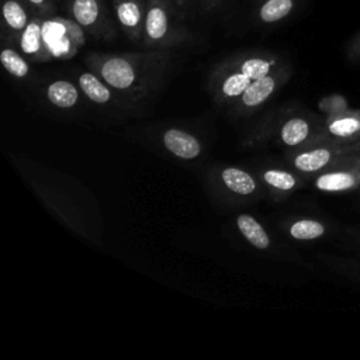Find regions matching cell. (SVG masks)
I'll use <instances>...</instances> for the list:
<instances>
[{"mask_svg":"<svg viewBox=\"0 0 360 360\" xmlns=\"http://www.w3.org/2000/svg\"><path fill=\"white\" fill-rule=\"evenodd\" d=\"M360 153V143H340L321 138L302 148L294 158L292 166L304 174H319L336 163Z\"/></svg>","mask_w":360,"mask_h":360,"instance_id":"1","label":"cell"},{"mask_svg":"<svg viewBox=\"0 0 360 360\" xmlns=\"http://www.w3.org/2000/svg\"><path fill=\"white\" fill-rule=\"evenodd\" d=\"M326 112L323 136L340 143H360V110L347 105L345 97L333 94L322 103Z\"/></svg>","mask_w":360,"mask_h":360,"instance_id":"2","label":"cell"},{"mask_svg":"<svg viewBox=\"0 0 360 360\" xmlns=\"http://www.w3.org/2000/svg\"><path fill=\"white\" fill-rule=\"evenodd\" d=\"M314 186L329 194H346L360 190V153L343 159L314 179Z\"/></svg>","mask_w":360,"mask_h":360,"instance_id":"3","label":"cell"},{"mask_svg":"<svg viewBox=\"0 0 360 360\" xmlns=\"http://www.w3.org/2000/svg\"><path fill=\"white\" fill-rule=\"evenodd\" d=\"M281 141L287 146H305L323 136V124L312 122L305 117H292L284 122L280 132Z\"/></svg>","mask_w":360,"mask_h":360,"instance_id":"4","label":"cell"},{"mask_svg":"<svg viewBox=\"0 0 360 360\" xmlns=\"http://www.w3.org/2000/svg\"><path fill=\"white\" fill-rule=\"evenodd\" d=\"M101 76L115 89H128L135 80V70L127 59L110 58L101 66Z\"/></svg>","mask_w":360,"mask_h":360,"instance_id":"5","label":"cell"},{"mask_svg":"<svg viewBox=\"0 0 360 360\" xmlns=\"http://www.w3.org/2000/svg\"><path fill=\"white\" fill-rule=\"evenodd\" d=\"M163 143L173 155L183 159H194L201 152V145L193 135L174 128L165 132Z\"/></svg>","mask_w":360,"mask_h":360,"instance_id":"6","label":"cell"},{"mask_svg":"<svg viewBox=\"0 0 360 360\" xmlns=\"http://www.w3.org/2000/svg\"><path fill=\"white\" fill-rule=\"evenodd\" d=\"M290 235L297 240L321 239L329 232V225L314 218H302L290 225Z\"/></svg>","mask_w":360,"mask_h":360,"instance_id":"7","label":"cell"},{"mask_svg":"<svg viewBox=\"0 0 360 360\" xmlns=\"http://www.w3.org/2000/svg\"><path fill=\"white\" fill-rule=\"evenodd\" d=\"M236 225L240 233L245 236L248 242H250L257 249H267L270 245L269 235L263 229V226L250 215L240 214L236 218Z\"/></svg>","mask_w":360,"mask_h":360,"instance_id":"8","label":"cell"},{"mask_svg":"<svg viewBox=\"0 0 360 360\" xmlns=\"http://www.w3.org/2000/svg\"><path fill=\"white\" fill-rule=\"evenodd\" d=\"M276 79L273 76H264L256 80H252L249 87L242 94V101L248 107H256L266 101V98L274 91Z\"/></svg>","mask_w":360,"mask_h":360,"instance_id":"9","label":"cell"},{"mask_svg":"<svg viewBox=\"0 0 360 360\" xmlns=\"http://www.w3.org/2000/svg\"><path fill=\"white\" fill-rule=\"evenodd\" d=\"M48 100L59 108H70L76 104L79 93L76 87L66 80H56L49 84L46 90Z\"/></svg>","mask_w":360,"mask_h":360,"instance_id":"10","label":"cell"},{"mask_svg":"<svg viewBox=\"0 0 360 360\" xmlns=\"http://www.w3.org/2000/svg\"><path fill=\"white\" fill-rule=\"evenodd\" d=\"M222 180L225 183V186L232 190L236 194H242V195H248L250 193L255 191L256 188V183L253 180V177L236 167H228L222 172Z\"/></svg>","mask_w":360,"mask_h":360,"instance_id":"11","label":"cell"},{"mask_svg":"<svg viewBox=\"0 0 360 360\" xmlns=\"http://www.w3.org/2000/svg\"><path fill=\"white\" fill-rule=\"evenodd\" d=\"M79 84L83 93L96 103H107L111 97L110 90L91 73H82L79 77Z\"/></svg>","mask_w":360,"mask_h":360,"instance_id":"12","label":"cell"},{"mask_svg":"<svg viewBox=\"0 0 360 360\" xmlns=\"http://www.w3.org/2000/svg\"><path fill=\"white\" fill-rule=\"evenodd\" d=\"M294 4L295 0H267L260 8V18L264 22L280 21L291 13Z\"/></svg>","mask_w":360,"mask_h":360,"instance_id":"13","label":"cell"},{"mask_svg":"<svg viewBox=\"0 0 360 360\" xmlns=\"http://www.w3.org/2000/svg\"><path fill=\"white\" fill-rule=\"evenodd\" d=\"M146 34L152 39H160L166 35L167 31V17L162 7L155 6L146 14Z\"/></svg>","mask_w":360,"mask_h":360,"instance_id":"14","label":"cell"},{"mask_svg":"<svg viewBox=\"0 0 360 360\" xmlns=\"http://www.w3.org/2000/svg\"><path fill=\"white\" fill-rule=\"evenodd\" d=\"M72 11L79 24L89 27L94 24L98 17V4L96 0H75Z\"/></svg>","mask_w":360,"mask_h":360,"instance_id":"15","label":"cell"},{"mask_svg":"<svg viewBox=\"0 0 360 360\" xmlns=\"http://www.w3.org/2000/svg\"><path fill=\"white\" fill-rule=\"evenodd\" d=\"M263 179L267 184L271 187L280 190V191H291L297 187V177L285 170H277V169H270L266 170L263 174Z\"/></svg>","mask_w":360,"mask_h":360,"instance_id":"16","label":"cell"},{"mask_svg":"<svg viewBox=\"0 0 360 360\" xmlns=\"http://www.w3.org/2000/svg\"><path fill=\"white\" fill-rule=\"evenodd\" d=\"M0 60L6 70L15 77H24L28 73L27 62L13 49H3L0 53Z\"/></svg>","mask_w":360,"mask_h":360,"instance_id":"17","label":"cell"},{"mask_svg":"<svg viewBox=\"0 0 360 360\" xmlns=\"http://www.w3.org/2000/svg\"><path fill=\"white\" fill-rule=\"evenodd\" d=\"M3 15L6 22L13 30H22L27 27V14L24 8L14 0H7L3 6Z\"/></svg>","mask_w":360,"mask_h":360,"instance_id":"18","label":"cell"},{"mask_svg":"<svg viewBox=\"0 0 360 360\" xmlns=\"http://www.w3.org/2000/svg\"><path fill=\"white\" fill-rule=\"evenodd\" d=\"M117 15L124 27L134 28L141 20V11L135 1H122L117 7Z\"/></svg>","mask_w":360,"mask_h":360,"instance_id":"19","label":"cell"},{"mask_svg":"<svg viewBox=\"0 0 360 360\" xmlns=\"http://www.w3.org/2000/svg\"><path fill=\"white\" fill-rule=\"evenodd\" d=\"M250 83H252V79L249 76H246L245 73H242V72L233 73L225 79V82L222 84V91L228 97H235V96L243 94V91L249 87Z\"/></svg>","mask_w":360,"mask_h":360,"instance_id":"20","label":"cell"},{"mask_svg":"<svg viewBox=\"0 0 360 360\" xmlns=\"http://www.w3.org/2000/svg\"><path fill=\"white\" fill-rule=\"evenodd\" d=\"M240 72L245 73L246 76H249L252 80H256V79H260V77H264L269 75L270 62L260 59V58H252L242 63Z\"/></svg>","mask_w":360,"mask_h":360,"instance_id":"21","label":"cell"},{"mask_svg":"<svg viewBox=\"0 0 360 360\" xmlns=\"http://www.w3.org/2000/svg\"><path fill=\"white\" fill-rule=\"evenodd\" d=\"M39 39H41V28H39L38 22H35V21L30 22L25 27L24 34L21 37L22 51L27 53H34L39 48Z\"/></svg>","mask_w":360,"mask_h":360,"instance_id":"22","label":"cell"},{"mask_svg":"<svg viewBox=\"0 0 360 360\" xmlns=\"http://www.w3.org/2000/svg\"><path fill=\"white\" fill-rule=\"evenodd\" d=\"M346 56L352 63H360V31L349 41L346 46Z\"/></svg>","mask_w":360,"mask_h":360,"instance_id":"23","label":"cell"},{"mask_svg":"<svg viewBox=\"0 0 360 360\" xmlns=\"http://www.w3.org/2000/svg\"><path fill=\"white\" fill-rule=\"evenodd\" d=\"M343 270H345V273H346L349 277H352V278L360 281V263L353 262V260H349V264H346V266L343 267Z\"/></svg>","mask_w":360,"mask_h":360,"instance_id":"24","label":"cell"},{"mask_svg":"<svg viewBox=\"0 0 360 360\" xmlns=\"http://www.w3.org/2000/svg\"><path fill=\"white\" fill-rule=\"evenodd\" d=\"M352 238L354 239V242L357 243V246H360V228H357V229H354V231L352 232Z\"/></svg>","mask_w":360,"mask_h":360,"instance_id":"25","label":"cell"},{"mask_svg":"<svg viewBox=\"0 0 360 360\" xmlns=\"http://www.w3.org/2000/svg\"><path fill=\"white\" fill-rule=\"evenodd\" d=\"M28 1L32 4H42L45 0H28Z\"/></svg>","mask_w":360,"mask_h":360,"instance_id":"26","label":"cell"},{"mask_svg":"<svg viewBox=\"0 0 360 360\" xmlns=\"http://www.w3.org/2000/svg\"><path fill=\"white\" fill-rule=\"evenodd\" d=\"M357 193H359V194H360V190H359V191H357Z\"/></svg>","mask_w":360,"mask_h":360,"instance_id":"27","label":"cell"}]
</instances>
